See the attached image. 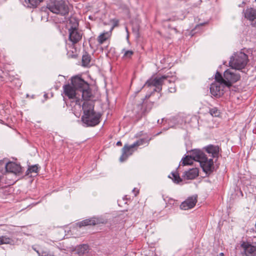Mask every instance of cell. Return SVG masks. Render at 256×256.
<instances>
[{
	"label": "cell",
	"mask_w": 256,
	"mask_h": 256,
	"mask_svg": "<svg viewBox=\"0 0 256 256\" xmlns=\"http://www.w3.org/2000/svg\"><path fill=\"white\" fill-rule=\"evenodd\" d=\"M243 247L245 250L246 255H253L256 252V249L254 246L248 243H244L243 245Z\"/></svg>",
	"instance_id": "17"
},
{
	"label": "cell",
	"mask_w": 256,
	"mask_h": 256,
	"mask_svg": "<svg viewBox=\"0 0 256 256\" xmlns=\"http://www.w3.org/2000/svg\"><path fill=\"white\" fill-rule=\"evenodd\" d=\"M65 92L66 95L70 99H73L76 96V92L75 88L70 85H66L65 87Z\"/></svg>",
	"instance_id": "14"
},
{
	"label": "cell",
	"mask_w": 256,
	"mask_h": 256,
	"mask_svg": "<svg viewBox=\"0 0 256 256\" xmlns=\"http://www.w3.org/2000/svg\"><path fill=\"white\" fill-rule=\"evenodd\" d=\"M201 167L205 172L209 173L214 168V162L212 160H207L201 163Z\"/></svg>",
	"instance_id": "12"
},
{
	"label": "cell",
	"mask_w": 256,
	"mask_h": 256,
	"mask_svg": "<svg viewBox=\"0 0 256 256\" xmlns=\"http://www.w3.org/2000/svg\"><path fill=\"white\" fill-rule=\"evenodd\" d=\"M193 159L191 156H187L184 159L183 161V165L185 166L187 165H191L193 164Z\"/></svg>",
	"instance_id": "22"
},
{
	"label": "cell",
	"mask_w": 256,
	"mask_h": 256,
	"mask_svg": "<svg viewBox=\"0 0 256 256\" xmlns=\"http://www.w3.org/2000/svg\"><path fill=\"white\" fill-rule=\"evenodd\" d=\"M102 120V115L96 112L84 114L83 116L82 121L85 124L90 126H95L98 125Z\"/></svg>",
	"instance_id": "3"
},
{
	"label": "cell",
	"mask_w": 256,
	"mask_h": 256,
	"mask_svg": "<svg viewBox=\"0 0 256 256\" xmlns=\"http://www.w3.org/2000/svg\"><path fill=\"white\" fill-rule=\"evenodd\" d=\"M10 243V240L6 237L0 238V245L8 244Z\"/></svg>",
	"instance_id": "27"
},
{
	"label": "cell",
	"mask_w": 256,
	"mask_h": 256,
	"mask_svg": "<svg viewBox=\"0 0 256 256\" xmlns=\"http://www.w3.org/2000/svg\"><path fill=\"white\" fill-rule=\"evenodd\" d=\"M6 169L8 172L13 173L16 174H19L22 171L21 166L14 162H10L7 164Z\"/></svg>",
	"instance_id": "9"
},
{
	"label": "cell",
	"mask_w": 256,
	"mask_h": 256,
	"mask_svg": "<svg viewBox=\"0 0 256 256\" xmlns=\"http://www.w3.org/2000/svg\"><path fill=\"white\" fill-rule=\"evenodd\" d=\"M101 223V222H100V220L98 219L91 218V219L84 220L83 221L80 222L79 225L80 227H82L96 225Z\"/></svg>",
	"instance_id": "11"
},
{
	"label": "cell",
	"mask_w": 256,
	"mask_h": 256,
	"mask_svg": "<svg viewBox=\"0 0 256 256\" xmlns=\"http://www.w3.org/2000/svg\"><path fill=\"white\" fill-rule=\"evenodd\" d=\"M173 177H174V180H175L177 182H180L181 181L180 178L179 177V175H178V174H174Z\"/></svg>",
	"instance_id": "28"
},
{
	"label": "cell",
	"mask_w": 256,
	"mask_h": 256,
	"mask_svg": "<svg viewBox=\"0 0 256 256\" xmlns=\"http://www.w3.org/2000/svg\"><path fill=\"white\" fill-rule=\"evenodd\" d=\"M28 1L29 4L35 8L37 7L41 3L39 0H28Z\"/></svg>",
	"instance_id": "26"
},
{
	"label": "cell",
	"mask_w": 256,
	"mask_h": 256,
	"mask_svg": "<svg viewBox=\"0 0 256 256\" xmlns=\"http://www.w3.org/2000/svg\"><path fill=\"white\" fill-rule=\"evenodd\" d=\"M91 61V57L88 54H85L83 56L82 58L83 64L87 66L90 63Z\"/></svg>",
	"instance_id": "23"
},
{
	"label": "cell",
	"mask_w": 256,
	"mask_h": 256,
	"mask_svg": "<svg viewBox=\"0 0 256 256\" xmlns=\"http://www.w3.org/2000/svg\"><path fill=\"white\" fill-rule=\"evenodd\" d=\"M245 16L249 20L254 21L256 19V10L254 9H250L248 10L246 12Z\"/></svg>",
	"instance_id": "18"
},
{
	"label": "cell",
	"mask_w": 256,
	"mask_h": 256,
	"mask_svg": "<svg viewBox=\"0 0 256 256\" xmlns=\"http://www.w3.org/2000/svg\"><path fill=\"white\" fill-rule=\"evenodd\" d=\"M94 103L90 101H87L83 105V109L84 110V114L90 113L94 111Z\"/></svg>",
	"instance_id": "13"
},
{
	"label": "cell",
	"mask_w": 256,
	"mask_h": 256,
	"mask_svg": "<svg viewBox=\"0 0 256 256\" xmlns=\"http://www.w3.org/2000/svg\"><path fill=\"white\" fill-rule=\"evenodd\" d=\"M72 83L74 87L81 91H84L90 89L89 84L85 81L82 78L78 76H75L72 79Z\"/></svg>",
	"instance_id": "4"
},
{
	"label": "cell",
	"mask_w": 256,
	"mask_h": 256,
	"mask_svg": "<svg viewBox=\"0 0 256 256\" xmlns=\"http://www.w3.org/2000/svg\"><path fill=\"white\" fill-rule=\"evenodd\" d=\"M248 57L242 52L236 53L232 56L230 61V66L235 70L244 68L248 63Z\"/></svg>",
	"instance_id": "2"
},
{
	"label": "cell",
	"mask_w": 256,
	"mask_h": 256,
	"mask_svg": "<svg viewBox=\"0 0 256 256\" xmlns=\"http://www.w3.org/2000/svg\"><path fill=\"white\" fill-rule=\"evenodd\" d=\"M40 167L38 165H35L32 166L29 168L28 171V173H38L40 170Z\"/></svg>",
	"instance_id": "25"
},
{
	"label": "cell",
	"mask_w": 256,
	"mask_h": 256,
	"mask_svg": "<svg viewBox=\"0 0 256 256\" xmlns=\"http://www.w3.org/2000/svg\"><path fill=\"white\" fill-rule=\"evenodd\" d=\"M109 37V34L104 33L101 35L99 37L98 41L100 43H103L105 42L107 39H108Z\"/></svg>",
	"instance_id": "24"
},
{
	"label": "cell",
	"mask_w": 256,
	"mask_h": 256,
	"mask_svg": "<svg viewBox=\"0 0 256 256\" xmlns=\"http://www.w3.org/2000/svg\"><path fill=\"white\" fill-rule=\"evenodd\" d=\"M206 150L208 153L212 155L214 157H218L219 156L220 150L219 147L216 146H209L206 148Z\"/></svg>",
	"instance_id": "16"
},
{
	"label": "cell",
	"mask_w": 256,
	"mask_h": 256,
	"mask_svg": "<svg viewBox=\"0 0 256 256\" xmlns=\"http://www.w3.org/2000/svg\"><path fill=\"white\" fill-rule=\"evenodd\" d=\"M199 174V172L198 169L194 168L186 173L185 177L188 180H193V179L197 178L198 177Z\"/></svg>",
	"instance_id": "15"
},
{
	"label": "cell",
	"mask_w": 256,
	"mask_h": 256,
	"mask_svg": "<svg viewBox=\"0 0 256 256\" xmlns=\"http://www.w3.org/2000/svg\"><path fill=\"white\" fill-rule=\"evenodd\" d=\"M211 94L216 98H219L223 96L225 92V85L219 83H214L210 88Z\"/></svg>",
	"instance_id": "5"
},
{
	"label": "cell",
	"mask_w": 256,
	"mask_h": 256,
	"mask_svg": "<svg viewBox=\"0 0 256 256\" xmlns=\"http://www.w3.org/2000/svg\"><path fill=\"white\" fill-rule=\"evenodd\" d=\"M39 1H40V2H41V3H42V2H44V1H45V0H39Z\"/></svg>",
	"instance_id": "29"
},
{
	"label": "cell",
	"mask_w": 256,
	"mask_h": 256,
	"mask_svg": "<svg viewBox=\"0 0 256 256\" xmlns=\"http://www.w3.org/2000/svg\"><path fill=\"white\" fill-rule=\"evenodd\" d=\"M198 200L197 196H193L189 197L182 204L180 209L182 210H188L191 209L196 206Z\"/></svg>",
	"instance_id": "7"
},
{
	"label": "cell",
	"mask_w": 256,
	"mask_h": 256,
	"mask_svg": "<svg viewBox=\"0 0 256 256\" xmlns=\"http://www.w3.org/2000/svg\"><path fill=\"white\" fill-rule=\"evenodd\" d=\"M47 8L52 13L62 16L67 15L69 12L68 6L64 0H50Z\"/></svg>",
	"instance_id": "1"
},
{
	"label": "cell",
	"mask_w": 256,
	"mask_h": 256,
	"mask_svg": "<svg viewBox=\"0 0 256 256\" xmlns=\"http://www.w3.org/2000/svg\"><path fill=\"white\" fill-rule=\"evenodd\" d=\"M191 156L193 159L194 161H197L201 163L204 162L208 160L207 157L206 155L203 152L198 150L192 151L191 152Z\"/></svg>",
	"instance_id": "8"
},
{
	"label": "cell",
	"mask_w": 256,
	"mask_h": 256,
	"mask_svg": "<svg viewBox=\"0 0 256 256\" xmlns=\"http://www.w3.org/2000/svg\"><path fill=\"white\" fill-rule=\"evenodd\" d=\"M89 249V248L88 245H81V246L78 247L77 249V252L79 255H83L84 254L86 253Z\"/></svg>",
	"instance_id": "20"
},
{
	"label": "cell",
	"mask_w": 256,
	"mask_h": 256,
	"mask_svg": "<svg viewBox=\"0 0 256 256\" xmlns=\"http://www.w3.org/2000/svg\"><path fill=\"white\" fill-rule=\"evenodd\" d=\"M92 96V94L90 89L83 92V98L84 100L86 101L90 100Z\"/></svg>",
	"instance_id": "21"
},
{
	"label": "cell",
	"mask_w": 256,
	"mask_h": 256,
	"mask_svg": "<svg viewBox=\"0 0 256 256\" xmlns=\"http://www.w3.org/2000/svg\"><path fill=\"white\" fill-rule=\"evenodd\" d=\"M215 79H216V81L218 83H219L220 84H223V85H225V86L230 87L232 85L231 84L229 83L226 80H224L223 78L222 77L221 74L219 73H217L216 74V76H215Z\"/></svg>",
	"instance_id": "19"
},
{
	"label": "cell",
	"mask_w": 256,
	"mask_h": 256,
	"mask_svg": "<svg viewBox=\"0 0 256 256\" xmlns=\"http://www.w3.org/2000/svg\"><path fill=\"white\" fill-rule=\"evenodd\" d=\"M82 38V34L77 29L74 28L71 30L70 34V40L73 43H77Z\"/></svg>",
	"instance_id": "10"
},
{
	"label": "cell",
	"mask_w": 256,
	"mask_h": 256,
	"mask_svg": "<svg viewBox=\"0 0 256 256\" xmlns=\"http://www.w3.org/2000/svg\"><path fill=\"white\" fill-rule=\"evenodd\" d=\"M224 78H225L227 81L232 85L239 81L241 76L239 74L236 72L235 71H233L232 70H227L224 73Z\"/></svg>",
	"instance_id": "6"
}]
</instances>
